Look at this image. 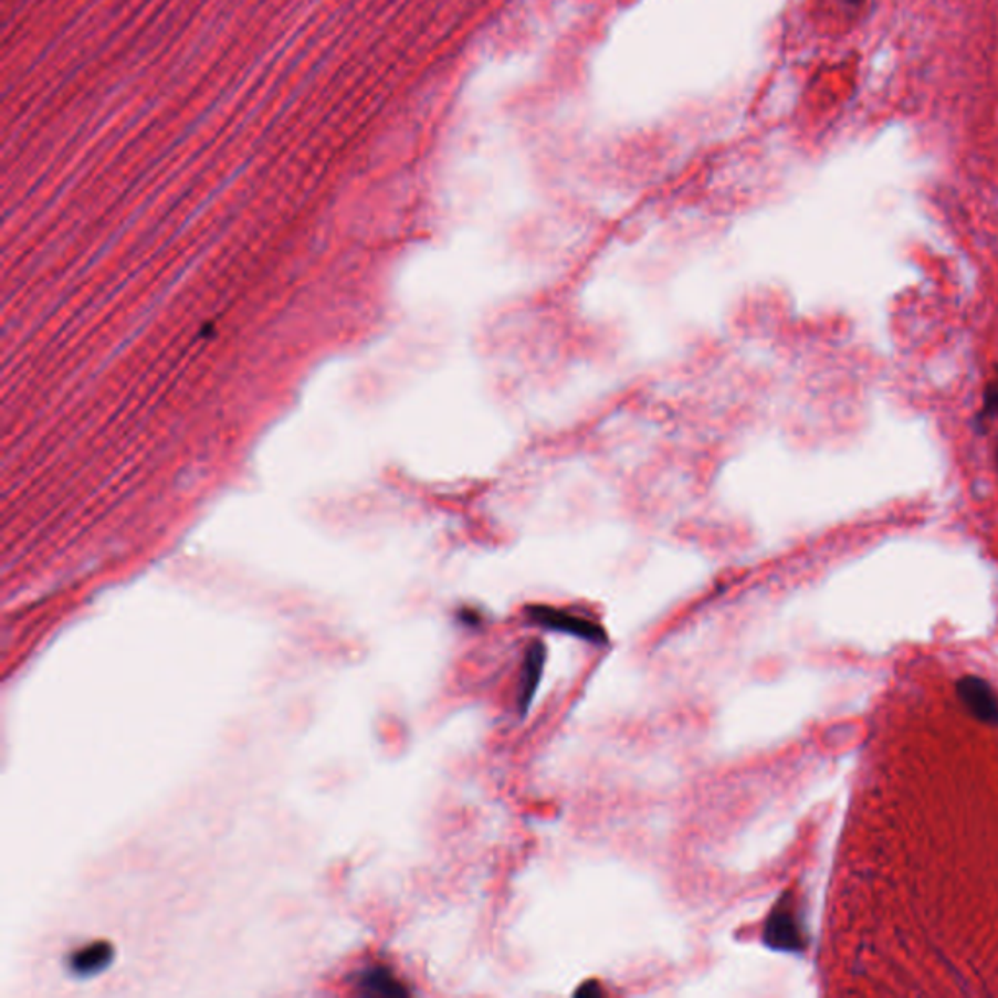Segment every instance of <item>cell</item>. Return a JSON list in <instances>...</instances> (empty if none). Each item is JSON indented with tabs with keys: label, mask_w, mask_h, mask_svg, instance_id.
<instances>
[{
	"label": "cell",
	"mask_w": 998,
	"mask_h": 998,
	"mask_svg": "<svg viewBox=\"0 0 998 998\" xmlns=\"http://www.w3.org/2000/svg\"><path fill=\"white\" fill-rule=\"evenodd\" d=\"M528 617L533 622H537L538 627L564 632V634L576 635L587 642L593 644H607V634L599 624H595L591 620L581 619L571 612L558 611L550 607H530Z\"/></svg>",
	"instance_id": "1"
},
{
	"label": "cell",
	"mask_w": 998,
	"mask_h": 998,
	"mask_svg": "<svg viewBox=\"0 0 998 998\" xmlns=\"http://www.w3.org/2000/svg\"><path fill=\"white\" fill-rule=\"evenodd\" d=\"M780 901L776 905L775 911L768 915L765 931H763V941L768 948L778 949V952H801L806 942H803V933H801L800 923L796 918L792 905Z\"/></svg>",
	"instance_id": "2"
},
{
	"label": "cell",
	"mask_w": 998,
	"mask_h": 998,
	"mask_svg": "<svg viewBox=\"0 0 998 998\" xmlns=\"http://www.w3.org/2000/svg\"><path fill=\"white\" fill-rule=\"evenodd\" d=\"M957 696L975 718L998 726V694L979 676H964L957 683Z\"/></svg>",
	"instance_id": "3"
},
{
	"label": "cell",
	"mask_w": 998,
	"mask_h": 998,
	"mask_svg": "<svg viewBox=\"0 0 998 998\" xmlns=\"http://www.w3.org/2000/svg\"><path fill=\"white\" fill-rule=\"evenodd\" d=\"M546 650L540 642L528 645L525 663H523V681H521L519 691V708L521 714L527 712L530 702L537 693L538 681L543 676V668H545Z\"/></svg>",
	"instance_id": "4"
},
{
	"label": "cell",
	"mask_w": 998,
	"mask_h": 998,
	"mask_svg": "<svg viewBox=\"0 0 998 998\" xmlns=\"http://www.w3.org/2000/svg\"><path fill=\"white\" fill-rule=\"evenodd\" d=\"M108 959V946H92V948L78 952L73 957V969H75L76 974L91 975L106 966Z\"/></svg>",
	"instance_id": "5"
},
{
	"label": "cell",
	"mask_w": 998,
	"mask_h": 998,
	"mask_svg": "<svg viewBox=\"0 0 998 998\" xmlns=\"http://www.w3.org/2000/svg\"><path fill=\"white\" fill-rule=\"evenodd\" d=\"M364 985L367 989L371 990V992H380V995H405L406 992V990L400 987V983L395 981L392 975L382 971V969H375V971L367 975Z\"/></svg>",
	"instance_id": "6"
},
{
	"label": "cell",
	"mask_w": 998,
	"mask_h": 998,
	"mask_svg": "<svg viewBox=\"0 0 998 998\" xmlns=\"http://www.w3.org/2000/svg\"><path fill=\"white\" fill-rule=\"evenodd\" d=\"M985 412L989 413V416H997V413H998V387L990 388L989 392H987V408H985Z\"/></svg>",
	"instance_id": "7"
},
{
	"label": "cell",
	"mask_w": 998,
	"mask_h": 998,
	"mask_svg": "<svg viewBox=\"0 0 998 998\" xmlns=\"http://www.w3.org/2000/svg\"><path fill=\"white\" fill-rule=\"evenodd\" d=\"M576 995L578 997H597V995H601V987L597 985V983H586V985H581L578 990H576Z\"/></svg>",
	"instance_id": "8"
},
{
	"label": "cell",
	"mask_w": 998,
	"mask_h": 998,
	"mask_svg": "<svg viewBox=\"0 0 998 998\" xmlns=\"http://www.w3.org/2000/svg\"><path fill=\"white\" fill-rule=\"evenodd\" d=\"M850 2H860V0H850Z\"/></svg>",
	"instance_id": "9"
}]
</instances>
